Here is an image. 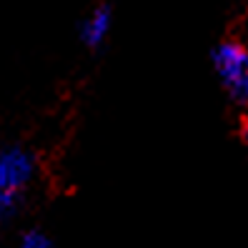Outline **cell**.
I'll use <instances>...</instances> for the list:
<instances>
[{
	"mask_svg": "<svg viewBox=\"0 0 248 248\" xmlns=\"http://www.w3.org/2000/svg\"><path fill=\"white\" fill-rule=\"evenodd\" d=\"M213 68L236 103H248V48L238 40H223L213 50Z\"/></svg>",
	"mask_w": 248,
	"mask_h": 248,
	"instance_id": "6da1fadb",
	"label": "cell"
},
{
	"mask_svg": "<svg viewBox=\"0 0 248 248\" xmlns=\"http://www.w3.org/2000/svg\"><path fill=\"white\" fill-rule=\"evenodd\" d=\"M33 170H35V160L25 148L13 145V148L0 151V193L20 196L28 181L33 178Z\"/></svg>",
	"mask_w": 248,
	"mask_h": 248,
	"instance_id": "7a4b0ae2",
	"label": "cell"
},
{
	"mask_svg": "<svg viewBox=\"0 0 248 248\" xmlns=\"http://www.w3.org/2000/svg\"><path fill=\"white\" fill-rule=\"evenodd\" d=\"M108 28H110V10H108V5H98L91 13V18L80 25V38H83L85 46L98 48L100 43L106 40Z\"/></svg>",
	"mask_w": 248,
	"mask_h": 248,
	"instance_id": "3957f363",
	"label": "cell"
},
{
	"mask_svg": "<svg viewBox=\"0 0 248 248\" xmlns=\"http://www.w3.org/2000/svg\"><path fill=\"white\" fill-rule=\"evenodd\" d=\"M18 248H53V246H50V238L46 236V233L28 231L25 236L20 238V246H18Z\"/></svg>",
	"mask_w": 248,
	"mask_h": 248,
	"instance_id": "277c9868",
	"label": "cell"
},
{
	"mask_svg": "<svg viewBox=\"0 0 248 248\" xmlns=\"http://www.w3.org/2000/svg\"><path fill=\"white\" fill-rule=\"evenodd\" d=\"M243 140H246V145H248V118L243 121Z\"/></svg>",
	"mask_w": 248,
	"mask_h": 248,
	"instance_id": "5b68a950",
	"label": "cell"
}]
</instances>
